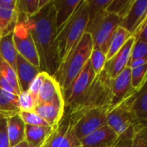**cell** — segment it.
<instances>
[{"mask_svg": "<svg viewBox=\"0 0 147 147\" xmlns=\"http://www.w3.org/2000/svg\"><path fill=\"white\" fill-rule=\"evenodd\" d=\"M18 18L25 22L31 34L37 50L41 71L54 77L60 65V60L55 42L56 28L53 0L36 15L29 17L18 15Z\"/></svg>", "mask_w": 147, "mask_h": 147, "instance_id": "obj_1", "label": "cell"}, {"mask_svg": "<svg viewBox=\"0 0 147 147\" xmlns=\"http://www.w3.org/2000/svg\"><path fill=\"white\" fill-rule=\"evenodd\" d=\"M93 48L92 37L88 33H85L80 41L60 64L54 78L57 81L62 92L69 88L72 82L82 71L89 60Z\"/></svg>", "mask_w": 147, "mask_h": 147, "instance_id": "obj_2", "label": "cell"}, {"mask_svg": "<svg viewBox=\"0 0 147 147\" xmlns=\"http://www.w3.org/2000/svg\"><path fill=\"white\" fill-rule=\"evenodd\" d=\"M88 22V3L87 0H83L74 15L56 34L55 42L60 64L86 33Z\"/></svg>", "mask_w": 147, "mask_h": 147, "instance_id": "obj_3", "label": "cell"}, {"mask_svg": "<svg viewBox=\"0 0 147 147\" xmlns=\"http://www.w3.org/2000/svg\"><path fill=\"white\" fill-rule=\"evenodd\" d=\"M111 82L112 78L103 69L101 72L95 76V78L82 102L75 109L70 110L69 112H75L94 108H102L109 110L112 102Z\"/></svg>", "mask_w": 147, "mask_h": 147, "instance_id": "obj_4", "label": "cell"}, {"mask_svg": "<svg viewBox=\"0 0 147 147\" xmlns=\"http://www.w3.org/2000/svg\"><path fill=\"white\" fill-rule=\"evenodd\" d=\"M120 22V18L118 16L106 10L88 24L86 33H88L92 37L94 49L107 53L112 36L119 27Z\"/></svg>", "mask_w": 147, "mask_h": 147, "instance_id": "obj_5", "label": "cell"}, {"mask_svg": "<svg viewBox=\"0 0 147 147\" xmlns=\"http://www.w3.org/2000/svg\"><path fill=\"white\" fill-rule=\"evenodd\" d=\"M107 109L102 108L69 112V122L77 139L81 140L100 127L107 125Z\"/></svg>", "mask_w": 147, "mask_h": 147, "instance_id": "obj_6", "label": "cell"}, {"mask_svg": "<svg viewBox=\"0 0 147 147\" xmlns=\"http://www.w3.org/2000/svg\"><path fill=\"white\" fill-rule=\"evenodd\" d=\"M107 121L119 137L143 124L133 110L131 97L108 110Z\"/></svg>", "mask_w": 147, "mask_h": 147, "instance_id": "obj_7", "label": "cell"}, {"mask_svg": "<svg viewBox=\"0 0 147 147\" xmlns=\"http://www.w3.org/2000/svg\"><path fill=\"white\" fill-rule=\"evenodd\" d=\"M96 74L88 60L80 74L72 82L69 88L62 92L65 108H68L69 111L73 110L82 102Z\"/></svg>", "mask_w": 147, "mask_h": 147, "instance_id": "obj_8", "label": "cell"}, {"mask_svg": "<svg viewBox=\"0 0 147 147\" xmlns=\"http://www.w3.org/2000/svg\"><path fill=\"white\" fill-rule=\"evenodd\" d=\"M13 41L17 53L40 69V60L33 38L25 22L20 18L13 29Z\"/></svg>", "mask_w": 147, "mask_h": 147, "instance_id": "obj_9", "label": "cell"}, {"mask_svg": "<svg viewBox=\"0 0 147 147\" xmlns=\"http://www.w3.org/2000/svg\"><path fill=\"white\" fill-rule=\"evenodd\" d=\"M111 90L112 102L110 109L126 101L137 92L132 85L130 67L127 66L116 78L112 79Z\"/></svg>", "mask_w": 147, "mask_h": 147, "instance_id": "obj_10", "label": "cell"}, {"mask_svg": "<svg viewBox=\"0 0 147 147\" xmlns=\"http://www.w3.org/2000/svg\"><path fill=\"white\" fill-rule=\"evenodd\" d=\"M147 20V0H133L129 10L120 19V25L133 36Z\"/></svg>", "mask_w": 147, "mask_h": 147, "instance_id": "obj_11", "label": "cell"}, {"mask_svg": "<svg viewBox=\"0 0 147 147\" xmlns=\"http://www.w3.org/2000/svg\"><path fill=\"white\" fill-rule=\"evenodd\" d=\"M65 109L63 96H61L51 102L37 104L34 111L46 121L49 127L56 129L64 117Z\"/></svg>", "mask_w": 147, "mask_h": 147, "instance_id": "obj_12", "label": "cell"}, {"mask_svg": "<svg viewBox=\"0 0 147 147\" xmlns=\"http://www.w3.org/2000/svg\"><path fill=\"white\" fill-rule=\"evenodd\" d=\"M43 147H81L80 140L73 132L69 116L68 119H62Z\"/></svg>", "mask_w": 147, "mask_h": 147, "instance_id": "obj_13", "label": "cell"}, {"mask_svg": "<svg viewBox=\"0 0 147 147\" xmlns=\"http://www.w3.org/2000/svg\"><path fill=\"white\" fill-rule=\"evenodd\" d=\"M134 40L135 38L132 36L121 47V49L113 58L107 61L104 70L112 79L116 78L128 66Z\"/></svg>", "mask_w": 147, "mask_h": 147, "instance_id": "obj_14", "label": "cell"}, {"mask_svg": "<svg viewBox=\"0 0 147 147\" xmlns=\"http://www.w3.org/2000/svg\"><path fill=\"white\" fill-rule=\"evenodd\" d=\"M118 138L115 132L108 125H105L80 140V142L81 147H111Z\"/></svg>", "mask_w": 147, "mask_h": 147, "instance_id": "obj_15", "label": "cell"}, {"mask_svg": "<svg viewBox=\"0 0 147 147\" xmlns=\"http://www.w3.org/2000/svg\"><path fill=\"white\" fill-rule=\"evenodd\" d=\"M16 0H0V37L12 32L18 22Z\"/></svg>", "mask_w": 147, "mask_h": 147, "instance_id": "obj_16", "label": "cell"}, {"mask_svg": "<svg viewBox=\"0 0 147 147\" xmlns=\"http://www.w3.org/2000/svg\"><path fill=\"white\" fill-rule=\"evenodd\" d=\"M83 0H53L56 34L76 11Z\"/></svg>", "mask_w": 147, "mask_h": 147, "instance_id": "obj_17", "label": "cell"}, {"mask_svg": "<svg viewBox=\"0 0 147 147\" xmlns=\"http://www.w3.org/2000/svg\"><path fill=\"white\" fill-rule=\"evenodd\" d=\"M15 71L17 77L19 88L22 92L28 90L31 82L41 72V70L23 59L21 55L17 54Z\"/></svg>", "mask_w": 147, "mask_h": 147, "instance_id": "obj_18", "label": "cell"}, {"mask_svg": "<svg viewBox=\"0 0 147 147\" xmlns=\"http://www.w3.org/2000/svg\"><path fill=\"white\" fill-rule=\"evenodd\" d=\"M55 130L50 127L25 125V140L33 147H43Z\"/></svg>", "mask_w": 147, "mask_h": 147, "instance_id": "obj_19", "label": "cell"}, {"mask_svg": "<svg viewBox=\"0 0 147 147\" xmlns=\"http://www.w3.org/2000/svg\"><path fill=\"white\" fill-rule=\"evenodd\" d=\"M61 96H62V90L57 81L53 76L47 74L37 95V104L51 102Z\"/></svg>", "mask_w": 147, "mask_h": 147, "instance_id": "obj_20", "label": "cell"}, {"mask_svg": "<svg viewBox=\"0 0 147 147\" xmlns=\"http://www.w3.org/2000/svg\"><path fill=\"white\" fill-rule=\"evenodd\" d=\"M7 134L10 147L25 140V124L19 113L7 118Z\"/></svg>", "mask_w": 147, "mask_h": 147, "instance_id": "obj_21", "label": "cell"}, {"mask_svg": "<svg viewBox=\"0 0 147 147\" xmlns=\"http://www.w3.org/2000/svg\"><path fill=\"white\" fill-rule=\"evenodd\" d=\"M17 54L13 41V31L0 37V55L14 70H16Z\"/></svg>", "mask_w": 147, "mask_h": 147, "instance_id": "obj_22", "label": "cell"}, {"mask_svg": "<svg viewBox=\"0 0 147 147\" xmlns=\"http://www.w3.org/2000/svg\"><path fill=\"white\" fill-rule=\"evenodd\" d=\"M133 110L141 123L147 120V79L142 88L131 96Z\"/></svg>", "mask_w": 147, "mask_h": 147, "instance_id": "obj_23", "label": "cell"}, {"mask_svg": "<svg viewBox=\"0 0 147 147\" xmlns=\"http://www.w3.org/2000/svg\"><path fill=\"white\" fill-rule=\"evenodd\" d=\"M133 35L126 30L124 28L119 26L115 32L113 33L112 39L110 40L107 52L106 53L107 56V61L109 60L111 58H113L120 49L121 47L126 44V42L132 37Z\"/></svg>", "mask_w": 147, "mask_h": 147, "instance_id": "obj_24", "label": "cell"}, {"mask_svg": "<svg viewBox=\"0 0 147 147\" xmlns=\"http://www.w3.org/2000/svg\"><path fill=\"white\" fill-rule=\"evenodd\" d=\"M19 112L18 96L0 89V114L8 118Z\"/></svg>", "mask_w": 147, "mask_h": 147, "instance_id": "obj_25", "label": "cell"}, {"mask_svg": "<svg viewBox=\"0 0 147 147\" xmlns=\"http://www.w3.org/2000/svg\"><path fill=\"white\" fill-rule=\"evenodd\" d=\"M0 76L3 78L17 92L18 96L21 93L18 81H17V77L16 74L15 70L1 57L0 55Z\"/></svg>", "mask_w": 147, "mask_h": 147, "instance_id": "obj_26", "label": "cell"}, {"mask_svg": "<svg viewBox=\"0 0 147 147\" xmlns=\"http://www.w3.org/2000/svg\"><path fill=\"white\" fill-rule=\"evenodd\" d=\"M16 9L18 15L29 17L36 15L39 11V0H16Z\"/></svg>", "mask_w": 147, "mask_h": 147, "instance_id": "obj_27", "label": "cell"}, {"mask_svg": "<svg viewBox=\"0 0 147 147\" xmlns=\"http://www.w3.org/2000/svg\"><path fill=\"white\" fill-rule=\"evenodd\" d=\"M112 0H87L88 3V22H93V20L101 13L107 10V8L110 4Z\"/></svg>", "mask_w": 147, "mask_h": 147, "instance_id": "obj_28", "label": "cell"}, {"mask_svg": "<svg viewBox=\"0 0 147 147\" xmlns=\"http://www.w3.org/2000/svg\"><path fill=\"white\" fill-rule=\"evenodd\" d=\"M147 79V63L139 67L131 69V81L136 91L139 90Z\"/></svg>", "mask_w": 147, "mask_h": 147, "instance_id": "obj_29", "label": "cell"}, {"mask_svg": "<svg viewBox=\"0 0 147 147\" xmlns=\"http://www.w3.org/2000/svg\"><path fill=\"white\" fill-rule=\"evenodd\" d=\"M133 2V0H112L107 8V11L118 16L121 19L129 10Z\"/></svg>", "mask_w": 147, "mask_h": 147, "instance_id": "obj_30", "label": "cell"}, {"mask_svg": "<svg viewBox=\"0 0 147 147\" xmlns=\"http://www.w3.org/2000/svg\"><path fill=\"white\" fill-rule=\"evenodd\" d=\"M89 61H90V64H91L95 74L97 75L103 71L105 65L107 63L106 53H104L101 50L93 48L92 53L90 54Z\"/></svg>", "mask_w": 147, "mask_h": 147, "instance_id": "obj_31", "label": "cell"}, {"mask_svg": "<svg viewBox=\"0 0 147 147\" xmlns=\"http://www.w3.org/2000/svg\"><path fill=\"white\" fill-rule=\"evenodd\" d=\"M132 147H147V122L134 129L132 138Z\"/></svg>", "mask_w": 147, "mask_h": 147, "instance_id": "obj_32", "label": "cell"}, {"mask_svg": "<svg viewBox=\"0 0 147 147\" xmlns=\"http://www.w3.org/2000/svg\"><path fill=\"white\" fill-rule=\"evenodd\" d=\"M37 104L35 97L27 90L22 91L18 96V106L20 112L21 111H34L36 106Z\"/></svg>", "mask_w": 147, "mask_h": 147, "instance_id": "obj_33", "label": "cell"}, {"mask_svg": "<svg viewBox=\"0 0 147 147\" xmlns=\"http://www.w3.org/2000/svg\"><path fill=\"white\" fill-rule=\"evenodd\" d=\"M19 115L25 125L49 127V124L46 121H44L35 111H28V112L21 111V112H19Z\"/></svg>", "mask_w": 147, "mask_h": 147, "instance_id": "obj_34", "label": "cell"}, {"mask_svg": "<svg viewBox=\"0 0 147 147\" xmlns=\"http://www.w3.org/2000/svg\"><path fill=\"white\" fill-rule=\"evenodd\" d=\"M137 59H146L147 60V43L135 39L132 53H131V58L129 63L137 60Z\"/></svg>", "mask_w": 147, "mask_h": 147, "instance_id": "obj_35", "label": "cell"}, {"mask_svg": "<svg viewBox=\"0 0 147 147\" xmlns=\"http://www.w3.org/2000/svg\"><path fill=\"white\" fill-rule=\"evenodd\" d=\"M48 73L44 72V71H41L35 78L34 80L31 82L29 89H28V91L35 97V99L36 100L37 102V95H38V92H39V90L43 83V80L46 77Z\"/></svg>", "mask_w": 147, "mask_h": 147, "instance_id": "obj_36", "label": "cell"}, {"mask_svg": "<svg viewBox=\"0 0 147 147\" xmlns=\"http://www.w3.org/2000/svg\"><path fill=\"white\" fill-rule=\"evenodd\" d=\"M0 147H10L7 134V117L0 114Z\"/></svg>", "mask_w": 147, "mask_h": 147, "instance_id": "obj_37", "label": "cell"}, {"mask_svg": "<svg viewBox=\"0 0 147 147\" xmlns=\"http://www.w3.org/2000/svg\"><path fill=\"white\" fill-rule=\"evenodd\" d=\"M134 130H131L120 136L112 147H132V138Z\"/></svg>", "mask_w": 147, "mask_h": 147, "instance_id": "obj_38", "label": "cell"}, {"mask_svg": "<svg viewBox=\"0 0 147 147\" xmlns=\"http://www.w3.org/2000/svg\"><path fill=\"white\" fill-rule=\"evenodd\" d=\"M135 39L140 40L144 42L147 43V20L143 24V26L139 28V30L133 35Z\"/></svg>", "mask_w": 147, "mask_h": 147, "instance_id": "obj_39", "label": "cell"}, {"mask_svg": "<svg viewBox=\"0 0 147 147\" xmlns=\"http://www.w3.org/2000/svg\"><path fill=\"white\" fill-rule=\"evenodd\" d=\"M12 147H33L32 146H30L26 140H23V141H22V142H20V143H18L17 145H16V146H14Z\"/></svg>", "mask_w": 147, "mask_h": 147, "instance_id": "obj_40", "label": "cell"}, {"mask_svg": "<svg viewBox=\"0 0 147 147\" xmlns=\"http://www.w3.org/2000/svg\"><path fill=\"white\" fill-rule=\"evenodd\" d=\"M146 122H147V120H146Z\"/></svg>", "mask_w": 147, "mask_h": 147, "instance_id": "obj_41", "label": "cell"}]
</instances>
